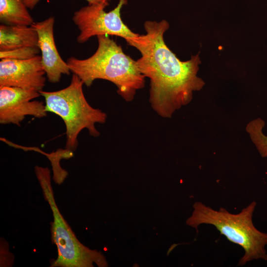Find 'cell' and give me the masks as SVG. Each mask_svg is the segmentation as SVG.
Returning <instances> with one entry per match:
<instances>
[{
  "instance_id": "5bb4252c",
  "label": "cell",
  "mask_w": 267,
  "mask_h": 267,
  "mask_svg": "<svg viewBox=\"0 0 267 267\" xmlns=\"http://www.w3.org/2000/svg\"><path fill=\"white\" fill-rule=\"evenodd\" d=\"M40 0H25L27 7L32 10ZM89 4H98L105 1H110V0H86Z\"/></svg>"
},
{
  "instance_id": "4fadbf2b",
  "label": "cell",
  "mask_w": 267,
  "mask_h": 267,
  "mask_svg": "<svg viewBox=\"0 0 267 267\" xmlns=\"http://www.w3.org/2000/svg\"><path fill=\"white\" fill-rule=\"evenodd\" d=\"M39 48L22 47L10 50L0 51V58L16 60L28 59L39 55Z\"/></svg>"
},
{
  "instance_id": "7c38bea8",
  "label": "cell",
  "mask_w": 267,
  "mask_h": 267,
  "mask_svg": "<svg viewBox=\"0 0 267 267\" xmlns=\"http://www.w3.org/2000/svg\"><path fill=\"white\" fill-rule=\"evenodd\" d=\"M265 122L257 118L247 125L246 130L262 157H267V135L263 133Z\"/></svg>"
},
{
  "instance_id": "3957f363",
  "label": "cell",
  "mask_w": 267,
  "mask_h": 267,
  "mask_svg": "<svg viewBox=\"0 0 267 267\" xmlns=\"http://www.w3.org/2000/svg\"><path fill=\"white\" fill-rule=\"evenodd\" d=\"M256 204L255 201H252L239 213L232 214L225 208L216 210L200 202H196L186 224L196 229L202 224L212 225L229 241L241 246L244 253L238 266H243L254 260L267 261L265 248L267 232L256 228L252 220Z\"/></svg>"
},
{
  "instance_id": "ba28073f",
  "label": "cell",
  "mask_w": 267,
  "mask_h": 267,
  "mask_svg": "<svg viewBox=\"0 0 267 267\" xmlns=\"http://www.w3.org/2000/svg\"><path fill=\"white\" fill-rule=\"evenodd\" d=\"M45 74L39 55L28 59H2L0 61V87L40 91L45 84Z\"/></svg>"
},
{
  "instance_id": "9c48e42d",
  "label": "cell",
  "mask_w": 267,
  "mask_h": 267,
  "mask_svg": "<svg viewBox=\"0 0 267 267\" xmlns=\"http://www.w3.org/2000/svg\"><path fill=\"white\" fill-rule=\"evenodd\" d=\"M54 17L39 22L31 25L37 31L38 46L41 52V62L49 82H59L62 75H70V70L58 51L54 37Z\"/></svg>"
},
{
  "instance_id": "6da1fadb",
  "label": "cell",
  "mask_w": 267,
  "mask_h": 267,
  "mask_svg": "<svg viewBox=\"0 0 267 267\" xmlns=\"http://www.w3.org/2000/svg\"><path fill=\"white\" fill-rule=\"evenodd\" d=\"M146 32L126 40L141 56L136 60L139 71L150 80L149 101L160 116L170 118L175 112L190 102L193 92L205 85L197 75L201 63L199 54L187 61L179 60L164 39L170 25L166 20L146 21Z\"/></svg>"
},
{
  "instance_id": "277c9868",
  "label": "cell",
  "mask_w": 267,
  "mask_h": 267,
  "mask_svg": "<svg viewBox=\"0 0 267 267\" xmlns=\"http://www.w3.org/2000/svg\"><path fill=\"white\" fill-rule=\"evenodd\" d=\"M83 81L73 74L69 85L54 91H40L45 99V109L59 116L66 128L65 149L75 151L78 144V137L84 129L89 135L96 137L100 132L95 124H104L107 114L101 110L91 106L87 101L83 89Z\"/></svg>"
},
{
  "instance_id": "8992f818",
  "label": "cell",
  "mask_w": 267,
  "mask_h": 267,
  "mask_svg": "<svg viewBox=\"0 0 267 267\" xmlns=\"http://www.w3.org/2000/svg\"><path fill=\"white\" fill-rule=\"evenodd\" d=\"M127 0H119L117 6L109 12L105 8L109 1L89 4L74 12L72 20L79 30L77 41L80 44L87 42L93 36H115L126 41L138 35L124 23L121 10Z\"/></svg>"
},
{
  "instance_id": "5b68a950",
  "label": "cell",
  "mask_w": 267,
  "mask_h": 267,
  "mask_svg": "<svg viewBox=\"0 0 267 267\" xmlns=\"http://www.w3.org/2000/svg\"><path fill=\"white\" fill-rule=\"evenodd\" d=\"M35 172L53 216V222L50 223L51 239L57 246L58 256L50 261V267H91L93 263L98 267H107L104 257L82 244L60 214L54 198L48 168L36 166Z\"/></svg>"
},
{
  "instance_id": "52a82bcc",
  "label": "cell",
  "mask_w": 267,
  "mask_h": 267,
  "mask_svg": "<svg viewBox=\"0 0 267 267\" xmlns=\"http://www.w3.org/2000/svg\"><path fill=\"white\" fill-rule=\"evenodd\" d=\"M40 95V92L34 89L0 87V123L20 126L26 116L46 117L44 102L33 100Z\"/></svg>"
},
{
  "instance_id": "30bf717a",
  "label": "cell",
  "mask_w": 267,
  "mask_h": 267,
  "mask_svg": "<svg viewBox=\"0 0 267 267\" xmlns=\"http://www.w3.org/2000/svg\"><path fill=\"white\" fill-rule=\"evenodd\" d=\"M38 42V33L32 26L0 25V51L22 47L39 48Z\"/></svg>"
},
{
  "instance_id": "8fae6325",
  "label": "cell",
  "mask_w": 267,
  "mask_h": 267,
  "mask_svg": "<svg viewBox=\"0 0 267 267\" xmlns=\"http://www.w3.org/2000/svg\"><path fill=\"white\" fill-rule=\"evenodd\" d=\"M25 0H0V21L2 24L31 26L34 22Z\"/></svg>"
},
{
  "instance_id": "7a4b0ae2",
  "label": "cell",
  "mask_w": 267,
  "mask_h": 267,
  "mask_svg": "<svg viewBox=\"0 0 267 267\" xmlns=\"http://www.w3.org/2000/svg\"><path fill=\"white\" fill-rule=\"evenodd\" d=\"M98 47L90 57L80 59L70 57L67 63L70 71L87 87L97 79L113 83L117 92L126 101L131 102L137 90L145 86V77L139 71L136 62L126 54L113 39L106 35L97 36Z\"/></svg>"
}]
</instances>
